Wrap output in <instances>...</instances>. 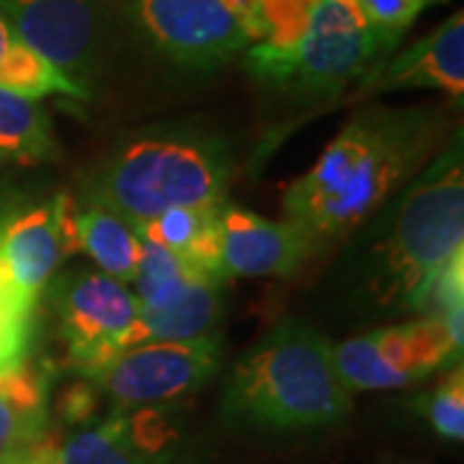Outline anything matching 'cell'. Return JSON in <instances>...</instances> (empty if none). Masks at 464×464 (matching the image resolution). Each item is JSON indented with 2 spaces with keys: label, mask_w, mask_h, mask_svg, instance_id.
Here are the masks:
<instances>
[{
  "label": "cell",
  "mask_w": 464,
  "mask_h": 464,
  "mask_svg": "<svg viewBox=\"0 0 464 464\" xmlns=\"http://www.w3.org/2000/svg\"><path fill=\"white\" fill-rule=\"evenodd\" d=\"M459 359L462 346L433 313L333 343V364L348 395L411 387L459 364Z\"/></svg>",
  "instance_id": "obj_6"
},
{
  "label": "cell",
  "mask_w": 464,
  "mask_h": 464,
  "mask_svg": "<svg viewBox=\"0 0 464 464\" xmlns=\"http://www.w3.org/2000/svg\"><path fill=\"white\" fill-rule=\"evenodd\" d=\"M398 91H439L451 103L464 99V16L457 11L408 50L384 57L359 81L356 96Z\"/></svg>",
  "instance_id": "obj_12"
},
{
  "label": "cell",
  "mask_w": 464,
  "mask_h": 464,
  "mask_svg": "<svg viewBox=\"0 0 464 464\" xmlns=\"http://www.w3.org/2000/svg\"><path fill=\"white\" fill-rule=\"evenodd\" d=\"M24 207H26V194L11 183H0V235Z\"/></svg>",
  "instance_id": "obj_28"
},
{
  "label": "cell",
  "mask_w": 464,
  "mask_h": 464,
  "mask_svg": "<svg viewBox=\"0 0 464 464\" xmlns=\"http://www.w3.org/2000/svg\"><path fill=\"white\" fill-rule=\"evenodd\" d=\"M168 444L166 418L155 408L114 411L60 441L57 464H179Z\"/></svg>",
  "instance_id": "obj_14"
},
{
  "label": "cell",
  "mask_w": 464,
  "mask_h": 464,
  "mask_svg": "<svg viewBox=\"0 0 464 464\" xmlns=\"http://www.w3.org/2000/svg\"><path fill=\"white\" fill-rule=\"evenodd\" d=\"M359 5V11L364 18L377 29V32L392 44L398 47L402 34L413 26L426 14L429 8L444 3V0H353Z\"/></svg>",
  "instance_id": "obj_24"
},
{
  "label": "cell",
  "mask_w": 464,
  "mask_h": 464,
  "mask_svg": "<svg viewBox=\"0 0 464 464\" xmlns=\"http://www.w3.org/2000/svg\"><path fill=\"white\" fill-rule=\"evenodd\" d=\"M222 204L176 207V209H168L155 219H150L148 225H142L137 232L150 243L181 256L183 261L197 266L199 271L225 279L222 268H219V209H222Z\"/></svg>",
  "instance_id": "obj_18"
},
{
  "label": "cell",
  "mask_w": 464,
  "mask_h": 464,
  "mask_svg": "<svg viewBox=\"0 0 464 464\" xmlns=\"http://www.w3.org/2000/svg\"><path fill=\"white\" fill-rule=\"evenodd\" d=\"M52 369L34 362L0 372V451L47 431Z\"/></svg>",
  "instance_id": "obj_17"
},
{
  "label": "cell",
  "mask_w": 464,
  "mask_h": 464,
  "mask_svg": "<svg viewBox=\"0 0 464 464\" xmlns=\"http://www.w3.org/2000/svg\"><path fill=\"white\" fill-rule=\"evenodd\" d=\"M72 199L54 194L39 204H26L0 235V276L21 297L39 302L60 266L75 250L70 227Z\"/></svg>",
  "instance_id": "obj_11"
},
{
  "label": "cell",
  "mask_w": 464,
  "mask_h": 464,
  "mask_svg": "<svg viewBox=\"0 0 464 464\" xmlns=\"http://www.w3.org/2000/svg\"><path fill=\"white\" fill-rule=\"evenodd\" d=\"M392 50L353 0H320L297 44L286 50L250 44L243 54L256 83L289 101L323 103L359 83Z\"/></svg>",
  "instance_id": "obj_5"
},
{
  "label": "cell",
  "mask_w": 464,
  "mask_h": 464,
  "mask_svg": "<svg viewBox=\"0 0 464 464\" xmlns=\"http://www.w3.org/2000/svg\"><path fill=\"white\" fill-rule=\"evenodd\" d=\"M454 119L444 106H366L289 183L282 215L313 256L362 232L444 148Z\"/></svg>",
  "instance_id": "obj_1"
},
{
  "label": "cell",
  "mask_w": 464,
  "mask_h": 464,
  "mask_svg": "<svg viewBox=\"0 0 464 464\" xmlns=\"http://www.w3.org/2000/svg\"><path fill=\"white\" fill-rule=\"evenodd\" d=\"M0 14L42 57L91 93L109 47L103 0H0Z\"/></svg>",
  "instance_id": "obj_10"
},
{
  "label": "cell",
  "mask_w": 464,
  "mask_h": 464,
  "mask_svg": "<svg viewBox=\"0 0 464 464\" xmlns=\"http://www.w3.org/2000/svg\"><path fill=\"white\" fill-rule=\"evenodd\" d=\"M0 88L29 99L63 96L70 101H88L91 93L72 83L60 67H54L34 50L14 29V24L0 14Z\"/></svg>",
  "instance_id": "obj_19"
},
{
  "label": "cell",
  "mask_w": 464,
  "mask_h": 464,
  "mask_svg": "<svg viewBox=\"0 0 464 464\" xmlns=\"http://www.w3.org/2000/svg\"><path fill=\"white\" fill-rule=\"evenodd\" d=\"M60 439L47 429L29 441H21L16 447L0 451V464H57Z\"/></svg>",
  "instance_id": "obj_25"
},
{
  "label": "cell",
  "mask_w": 464,
  "mask_h": 464,
  "mask_svg": "<svg viewBox=\"0 0 464 464\" xmlns=\"http://www.w3.org/2000/svg\"><path fill=\"white\" fill-rule=\"evenodd\" d=\"M96 395H99V390L91 382L81 384V387H72L60 405V413L70 423H85L96 411Z\"/></svg>",
  "instance_id": "obj_26"
},
{
  "label": "cell",
  "mask_w": 464,
  "mask_h": 464,
  "mask_svg": "<svg viewBox=\"0 0 464 464\" xmlns=\"http://www.w3.org/2000/svg\"><path fill=\"white\" fill-rule=\"evenodd\" d=\"M235 173L232 145L201 124H155L119 137L85 176L81 199L132 227L176 207L225 201Z\"/></svg>",
  "instance_id": "obj_3"
},
{
  "label": "cell",
  "mask_w": 464,
  "mask_h": 464,
  "mask_svg": "<svg viewBox=\"0 0 464 464\" xmlns=\"http://www.w3.org/2000/svg\"><path fill=\"white\" fill-rule=\"evenodd\" d=\"M132 32L160 60L212 70L250 47L248 32L219 0H116Z\"/></svg>",
  "instance_id": "obj_9"
},
{
  "label": "cell",
  "mask_w": 464,
  "mask_h": 464,
  "mask_svg": "<svg viewBox=\"0 0 464 464\" xmlns=\"http://www.w3.org/2000/svg\"><path fill=\"white\" fill-rule=\"evenodd\" d=\"M222 351L219 331L183 341H148L121 348L85 380L111 400L114 411L155 408L199 392L222 364Z\"/></svg>",
  "instance_id": "obj_7"
},
{
  "label": "cell",
  "mask_w": 464,
  "mask_h": 464,
  "mask_svg": "<svg viewBox=\"0 0 464 464\" xmlns=\"http://www.w3.org/2000/svg\"><path fill=\"white\" fill-rule=\"evenodd\" d=\"M356 261V299L372 315H423L436 282L464 253L462 130L429 166L372 217Z\"/></svg>",
  "instance_id": "obj_2"
},
{
  "label": "cell",
  "mask_w": 464,
  "mask_h": 464,
  "mask_svg": "<svg viewBox=\"0 0 464 464\" xmlns=\"http://www.w3.org/2000/svg\"><path fill=\"white\" fill-rule=\"evenodd\" d=\"M225 286L227 282L219 276H201L188 292L163 307H140L124 348L148 341H183L217 331L225 307Z\"/></svg>",
  "instance_id": "obj_15"
},
{
  "label": "cell",
  "mask_w": 464,
  "mask_h": 464,
  "mask_svg": "<svg viewBox=\"0 0 464 464\" xmlns=\"http://www.w3.org/2000/svg\"><path fill=\"white\" fill-rule=\"evenodd\" d=\"M351 395L333 364V341L302 320H282L232 366L222 413L261 429H317L346 418Z\"/></svg>",
  "instance_id": "obj_4"
},
{
  "label": "cell",
  "mask_w": 464,
  "mask_h": 464,
  "mask_svg": "<svg viewBox=\"0 0 464 464\" xmlns=\"http://www.w3.org/2000/svg\"><path fill=\"white\" fill-rule=\"evenodd\" d=\"M201 276L212 274L199 271L197 266L183 261L181 256L142 237V256L130 286H134L132 292L140 299V307H163L188 292V286L199 282Z\"/></svg>",
  "instance_id": "obj_21"
},
{
  "label": "cell",
  "mask_w": 464,
  "mask_h": 464,
  "mask_svg": "<svg viewBox=\"0 0 464 464\" xmlns=\"http://www.w3.org/2000/svg\"><path fill=\"white\" fill-rule=\"evenodd\" d=\"M313 258L299 227L268 219L237 204L219 209V268L230 282L237 276H289Z\"/></svg>",
  "instance_id": "obj_13"
},
{
  "label": "cell",
  "mask_w": 464,
  "mask_h": 464,
  "mask_svg": "<svg viewBox=\"0 0 464 464\" xmlns=\"http://www.w3.org/2000/svg\"><path fill=\"white\" fill-rule=\"evenodd\" d=\"M232 16L240 21V26L248 32L250 44L258 42V0H219Z\"/></svg>",
  "instance_id": "obj_27"
},
{
  "label": "cell",
  "mask_w": 464,
  "mask_h": 464,
  "mask_svg": "<svg viewBox=\"0 0 464 464\" xmlns=\"http://www.w3.org/2000/svg\"><path fill=\"white\" fill-rule=\"evenodd\" d=\"M415 411L429 420L433 431L447 441L464 439V372L462 364L449 366L433 390L415 398Z\"/></svg>",
  "instance_id": "obj_22"
},
{
  "label": "cell",
  "mask_w": 464,
  "mask_h": 464,
  "mask_svg": "<svg viewBox=\"0 0 464 464\" xmlns=\"http://www.w3.org/2000/svg\"><path fill=\"white\" fill-rule=\"evenodd\" d=\"M320 0H258V42L274 50L297 44Z\"/></svg>",
  "instance_id": "obj_23"
},
{
  "label": "cell",
  "mask_w": 464,
  "mask_h": 464,
  "mask_svg": "<svg viewBox=\"0 0 464 464\" xmlns=\"http://www.w3.org/2000/svg\"><path fill=\"white\" fill-rule=\"evenodd\" d=\"M47 295L67 348V362L83 377L124 348L140 313L132 286L91 268L57 274Z\"/></svg>",
  "instance_id": "obj_8"
},
{
  "label": "cell",
  "mask_w": 464,
  "mask_h": 464,
  "mask_svg": "<svg viewBox=\"0 0 464 464\" xmlns=\"http://www.w3.org/2000/svg\"><path fill=\"white\" fill-rule=\"evenodd\" d=\"M57 158L60 140L44 103L0 88V160L52 163Z\"/></svg>",
  "instance_id": "obj_20"
},
{
  "label": "cell",
  "mask_w": 464,
  "mask_h": 464,
  "mask_svg": "<svg viewBox=\"0 0 464 464\" xmlns=\"http://www.w3.org/2000/svg\"><path fill=\"white\" fill-rule=\"evenodd\" d=\"M70 227L75 250H83L101 274L127 286L132 284L142 256V235L137 227L111 209L83 199L72 201Z\"/></svg>",
  "instance_id": "obj_16"
}]
</instances>
